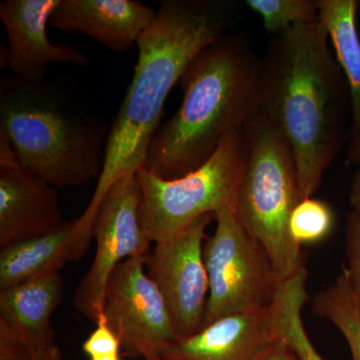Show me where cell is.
<instances>
[{
  "instance_id": "cell-16",
  "label": "cell",
  "mask_w": 360,
  "mask_h": 360,
  "mask_svg": "<svg viewBox=\"0 0 360 360\" xmlns=\"http://www.w3.org/2000/svg\"><path fill=\"white\" fill-rule=\"evenodd\" d=\"M78 220L63 229L0 250V290L30 279L59 271L68 262H77L86 253L77 232Z\"/></svg>"
},
{
  "instance_id": "cell-15",
  "label": "cell",
  "mask_w": 360,
  "mask_h": 360,
  "mask_svg": "<svg viewBox=\"0 0 360 360\" xmlns=\"http://www.w3.org/2000/svg\"><path fill=\"white\" fill-rule=\"evenodd\" d=\"M65 295L59 271L0 290V321L35 352L54 345L52 314Z\"/></svg>"
},
{
  "instance_id": "cell-11",
  "label": "cell",
  "mask_w": 360,
  "mask_h": 360,
  "mask_svg": "<svg viewBox=\"0 0 360 360\" xmlns=\"http://www.w3.org/2000/svg\"><path fill=\"white\" fill-rule=\"evenodd\" d=\"M60 0H4L0 2V20L9 45L1 51V66L30 82L45 79L49 63L85 66L89 59L70 44H53L46 27Z\"/></svg>"
},
{
  "instance_id": "cell-19",
  "label": "cell",
  "mask_w": 360,
  "mask_h": 360,
  "mask_svg": "<svg viewBox=\"0 0 360 360\" xmlns=\"http://www.w3.org/2000/svg\"><path fill=\"white\" fill-rule=\"evenodd\" d=\"M312 310L340 329L349 347L352 360H360V305L345 270L335 283L315 295Z\"/></svg>"
},
{
  "instance_id": "cell-8",
  "label": "cell",
  "mask_w": 360,
  "mask_h": 360,
  "mask_svg": "<svg viewBox=\"0 0 360 360\" xmlns=\"http://www.w3.org/2000/svg\"><path fill=\"white\" fill-rule=\"evenodd\" d=\"M92 236L96 240V257L75 291L73 304L97 323L111 274L129 258L146 257L153 243L143 224L136 174L124 175L110 187L97 210Z\"/></svg>"
},
{
  "instance_id": "cell-1",
  "label": "cell",
  "mask_w": 360,
  "mask_h": 360,
  "mask_svg": "<svg viewBox=\"0 0 360 360\" xmlns=\"http://www.w3.org/2000/svg\"><path fill=\"white\" fill-rule=\"evenodd\" d=\"M231 4L219 0H165L137 41L134 77L110 127L103 172L78 232L91 240L97 210L110 187L146 165L163 108L187 66L206 46L229 32Z\"/></svg>"
},
{
  "instance_id": "cell-20",
  "label": "cell",
  "mask_w": 360,
  "mask_h": 360,
  "mask_svg": "<svg viewBox=\"0 0 360 360\" xmlns=\"http://www.w3.org/2000/svg\"><path fill=\"white\" fill-rule=\"evenodd\" d=\"M335 221V213L328 203L307 198L300 201L291 213V238L300 248L321 243L331 233Z\"/></svg>"
},
{
  "instance_id": "cell-21",
  "label": "cell",
  "mask_w": 360,
  "mask_h": 360,
  "mask_svg": "<svg viewBox=\"0 0 360 360\" xmlns=\"http://www.w3.org/2000/svg\"><path fill=\"white\" fill-rule=\"evenodd\" d=\"M246 4L262 16L265 30L274 35L298 23L319 20L316 1L311 0H248Z\"/></svg>"
},
{
  "instance_id": "cell-9",
  "label": "cell",
  "mask_w": 360,
  "mask_h": 360,
  "mask_svg": "<svg viewBox=\"0 0 360 360\" xmlns=\"http://www.w3.org/2000/svg\"><path fill=\"white\" fill-rule=\"evenodd\" d=\"M146 257L129 258L116 267L101 319L120 338L125 354L148 360L160 357L179 336L165 298L146 272Z\"/></svg>"
},
{
  "instance_id": "cell-6",
  "label": "cell",
  "mask_w": 360,
  "mask_h": 360,
  "mask_svg": "<svg viewBox=\"0 0 360 360\" xmlns=\"http://www.w3.org/2000/svg\"><path fill=\"white\" fill-rule=\"evenodd\" d=\"M245 158L241 129L224 137L200 167L177 179H161L144 167L139 170L143 224L153 243L174 238L203 215L215 217L224 208H236Z\"/></svg>"
},
{
  "instance_id": "cell-28",
  "label": "cell",
  "mask_w": 360,
  "mask_h": 360,
  "mask_svg": "<svg viewBox=\"0 0 360 360\" xmlns=\"http://www.w3.org/2000/svg\"><path fill=\"white\" fill-rule=\"evenodd\" d=\"M89 360H122L120 355H110V356L96 357V359H90Z\"/></svg>"
},
{
  "instance_id": "cell-10",
  "label": "cell",
  "mask_w": 360,
  "mask_h": 360,
  "mask_svg": "<svg viewBox=\"0 0 360 360\" xmlns=\"http://www.w3.org/2000/svg\"><path fill=\"white\" fill-rule=\"evenodd\" d=\"M213 217L194 220L174 238L155 243L146 257V272L165 298L179 340L205 328L210 281L203 246Z\"/></svg>"
},
{
  "instance_id": "cell-4",
  "label": "cell",
  "mask_w": 360,
  "mask_h": 360,
  "mask_svg": "<svg viewBox=\"0 0 360 360\" xmlns=\"http://www.w3.org/2000/svg\"><path fill=\"white\" fill-rule=\"evenodd\" d=\"M0 129L20 165L53 187L82 186L101 176L110 125L70 85L2 78Z\"/></svg>"
},
{
  "instance_id": "cell-24",
  "label": "cell",
  "mask_w": 360,
  "mask_h": 360,
  "mask_svg": "<svg viewBox=\"0 0 360 360\" xmlns=\"http://www.w3.org/2000/svg\"><path fill=\"white\" fill-rule=\"evenodd\" d=\"M37 352L0 321V360H33Z\"/></svg>"
},
{
  "instance_id": "cell-3",
  "label": "cell",
  "mask_w": 360,
  "mask_h": 360,
  "mask_svg": "<svg viewBox=\"0 0 360 360\" xmlns=\"http://www.w3.org/2000/svg\"><path fill=\"white\" fill-rule=\"evenodd\" d=\"M262 59L245 37L226 32L184 71V101L151 141L144 168L163 179L193 172L260 108Z\"/></svg>"
},
{
  "instance_id": "cell-29",
  "label": "cell",
  "mask_w": 360,
  "mask_h": 360,
  "mask_svg": "<svg viewBox=\"0 0 360 360\" xmlns=\"http://www.w3.org/2000/svg\"><path fill=\"white\" fill-rule=\"evenodd\" d=\"M148 360H163V359H160V357H158V359H148Z\"/></svg>"
},
{
  "instance_id": "cell-5",
  "label": "cell",
  "mask_w": 360,
  "mask_h": 360,
  "mask_svg": "<svg viewBox=\"0 0 360 360\" xmlns=\"http://www.w3.org/2000/svg\"><path fill=\"white\" fill-rule=\"evenodd\" d=\"M245 174L236 201V217L262 243L279 283L303 265L302 248L290 233L291 213L300 202L295 158L288 141L259 108L243 127Z\"/></svg>"
},
{
  "instance_id": "cell-13",
  "label": "cell",
  "mask_w": 360,
  "mask_h": 360,
  "mask_svg": "<svg viewBox=\"0 0 360 360\" xmlns=\"http://www.w3.org/2000/svg\"><path fill=\"white\" fill-rule=\"evenodd\" d=\"M158 11L134 0H60L52 27L82 32L115 52L129 51L155 20Z\"/></svg>"
},
{
  "instance_id": "cell-23",
  "label": "cell",
  "mask_w": 360,
  "mask_h": 360,
  "mask_svg": "<svg viewBox=\"0 0 360 360\" xmlns=\"http://www.w3.org/2000/svg\"><path fill=\"white\" fill-rule=\"evenodd\" d=\"M84 354L90 359L120 355L122 343L103 319L96 323V328L90 333L82 345Z\"/></svg>"
},
{
  "instance_id": "cell-14",
  "label": "cell",
  "mask_w": 360,
  "mask_h": 360,
  "mask_svg": "<svg viewBox=\"0 0 360 360\" xmlns=\"http://www.w3.org/2000/svg\"><path fill=\"white\" fill-rule=\"evenodd\" d=\"M274 338L270 309L227 315L172 343L163 360H257Z\"/></svg>"
},
{
  "instance_id": "cell-12",
  "label": "cell",
  "mask_w": 360,
  "mask_h": 360,
  "mask_svg": "<svg viewBox=\"0 0 360 360\" xmlns=\"http://www.w3.org/2000/svg\"><path fill=\"white\" fill-rule=\"evenodd\" d=\"M68 224L53 186L20 160L0 165V248L58 231Z\"/></svg>"
},
{
  "instance_id": "cell-27",
  "label": "cell",
  "mask_w": 360,
  "mask_h": 360,
  "mask_svg": "<svg viewBox=\"0 0 360 360\" xmlns=\"http://www.w3.org/2000/svg\"><path fill=\"white\" fill-rule=\"evenodd\" d=\"M33 360H63V359L60 349H59L56 343H54L51 347L37 352Z\"/></svg>"
},
{
  "instance_id": "cell-17",
  "label": "cell",
  "mask_w": 360,
  "mask_h": 360,
  "mask_svg": "<svg viewBox=\"0 0 360 360\" xmlns=\"http://www.w3.org/2000/svg\"><path fill=\"white\" fill-rule=\"evenodd\" d=\"M319 20L328 32L335 56L347 78L352 99V141L348 156L360 163V39L354 0H317Z\"/></svg>"
},
{
  "instance_id": "cell-25",
  "label": "cell",
  "mask_w": 360,
  "mask_h": 360,
  "mask_svg": "<svg viewBox=\"0 0 360 360\" xmlns=\"http://www.w3.org/2000/svg\"><path fill=\"white\" fill-rule=\"evenodd\" d=\"M257 360H302L288 342L274 333V338Z\"/></svg>"
},
{
  "instance_id": "cell-2",
  "label": "cell",
  "mask_w": 360,
  "mask_h": 360,
  "mask_svg": "<svg viewBox=\"0 0 360 360\" xmlns=\"http://www.w3.org/2000/svg\"><path fill=\"white\" fill-rule=\"evenodd\" d=\"M321 21L277 33L262 59L260 108L290 144L300 200L311 198L342 143L343 80Z\"/></svg>"
},
{
  "instance_id": "cell-26",
  "label": "cell",
  "mask_w": 360,
  "mask_h": 360,
  "mask_svg": "<svg viewBox=\"0 0 360 360\" xmlns=\"http://www.w3.org/2000/svg\"><path fill=\"white\" fill-rule=\"evenodd\" d=\"M350 205L352 206V212L355 213L360 221V168L356 174L350 187L349 193Z\"/></svg>"
},
{
  "instance_id": "cell-22",
  "label": "cell",
  "mask_w": 360,
  "mask_h": 360,
  "mask_svg": "<svg viewBox=\"0 0 360 360\" xmlns=\"http://www.w3.org/2000/svg\"><path fill=\"white\" fill-rule=\"evenodd\" d=\"M347 267L345 270L360 305V221L354 212L350 213L347 219Z\"/></svg>"
},
{
  "instance_id": "cell-7",
  "label": "cell",
  "mask_w": 360,
  "mask_h": 360,
  "mask_svg": "<svg viewBox=\"0 0 360 360\" xmlns=\"http://www.w3.org/2000/svg\"><path fill=\"white\" fill-rule=\"evenodd\" d=\"M217 229L203 246L210 295L205 326L239 312L269 309L279 283L259 241L251 236L229 207L215 214Z\"/></svg>"
},
{
  "instance_id": "cell-18",
  "label": "cell",
  "mask_w": 360,
  "mask_h": 360,
  "mask_svg": "<svg viewBox=\"0 0 360 360\" xmlns=\"http://www.w3.org/2000/svg\"><path fill=\"white\" fill-rule=\"evenodd\" d=\"M307 276L298 272L279 286L270 307L272 328L302 360H326L315 349L302 322V307L307 300Z\"/></svg>"
}]
</instances>
